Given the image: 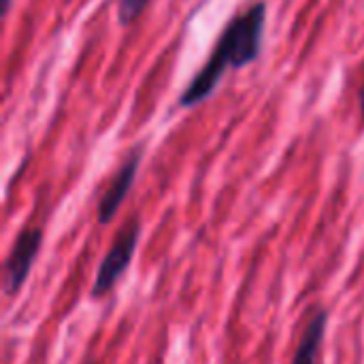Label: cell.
Wrapping results in <instances>:
<instances>
[{
	"mask_svg": "<svg viewBox=\"0 0 364 364\" xmlns=\"http://www.w3.org/2000/svg\"><path fill=\"white\" fill-rule=\"evenodd\" d=\"M267 23V2L252 4L245 13L235 15L224 28L211 58L179 96V107H194L213 94L228 68H243L260 58Z\"/></svg>",
	"mask_w": 364,
	"mask_h": 364,
	"instance_id": "6da1fadb",
	"label": "cell"
},
{
	"mask_svg": "<svg viewBox=\"0 0 364 364\" xmlns=\"http://www.w3.org/2000/svg\"><path fill=\"white\" fill-rule=\"evenodd\" d=\"M139 239H141V222L139 220H130L117 232L111 250L107 252V256L102 258V262L98 267L92 292H90L92 299H102V296H107L115 288L117 279L128 271V267L132 262V256L136 252Z\"/></svg>",
	"mask_w": 364,
	"mask_h": 364,
	"instance_id": "7a4b0ae2",
	"label": "cell"
},
{
	"mask_svg": "<svg viewBox=\"0 0 364 364\" xmlns=\"http://www.w3.org/2000/svg\"><path fill=\"white\" fill-rule=\"evenodd\" d=\"M43 245V230L41 228H26L19 232L9 258L4 260V275H2V290L6 296H15L23 282L30 275L34 258L38 256Z\"/></svg>",
	"mask_w": 364,
	"mask_h": 364,
	"instance_id": "3957f363",
	"label": "cell"
},
{
	"mask_svg": "<svg viewBox=\"0 0 364 364\" xmlns=\"http://www.w3.org/2000/svg\"><path fill=\"white\" fill-rule=\"evenodd\" d=\"M141 158H143V149L141 147H134L126 156V160L119 164L115 177L111 179L109 188L100 196V203H98V209H96L98 224H111L113 222L115 213L119 211L122 203L126 200L128 192L132 190V183H134L136 173H139V166H141Z\"/></svg>",
	"mask_w": 364,
	"mask_h": 364,
	"instance_id": "277c9868",
	"label": "cell"
},
{
	"mask_svg": "<svg viewBox=\"0 0 364 364\" xmlns=\"http://www.w3.org/2000/svg\"><path fill=\"white\" fill-rule=\"evenodd\" d=\"M326 326H328V311L326 309H318L301 337V343L294 352V360L292 364H318V356H320V348L326 335Z\"/></svg>",
	"mask_w": 364,
	"mask_h": 364,
	"instance_id": "5b68a950",
	"label": "cell"
},
{
	"mask_svg": "<svg viewBox=\"0 0 364 364\" xmlns=\"http://www.w3.org/2000/svg\"><path fill=\"white\" fill-rule=\"evenodd\" d=\"M147 4H149V0H119V6H117L119 23L122 26H130L132 21H136Z\"/></svg>",
	"mask_w": 364,
	"mask_h": 364,
	"instance_id": "8992f818",
	"label": "cell"
},
{
	"mask_svg": "<svg viewBox=\"0 0 364 364\" xmlns=\"http://www.w3.org/2000/svg\"><path fill=\"white\" fill-rule=\"evenodd\" d=\"M358 102H360V119H363L364 124V83L363 87H360V94H358Z\"/></svg>",
	"mask_w": 364,
	"mask_h": 364,
	"instance_id": "52a82bcc",
	"label": "cell"
},
{
	"mask_svg": "<svg viewBox=\"0 0 364 364\" xmlns=\"http://www.w3.org/2000/svg\"><path fill=\"white\" fill-rule=\"evenodd\" d=\"M11 2H13V0H2V13H4V15H6L9 9H11Z\"/></svg>",
	"mask_w": 364,
	"mask_h": 364,
	"instance_id": "ba28073f",
	"label": "cell"
}]
</instances>
